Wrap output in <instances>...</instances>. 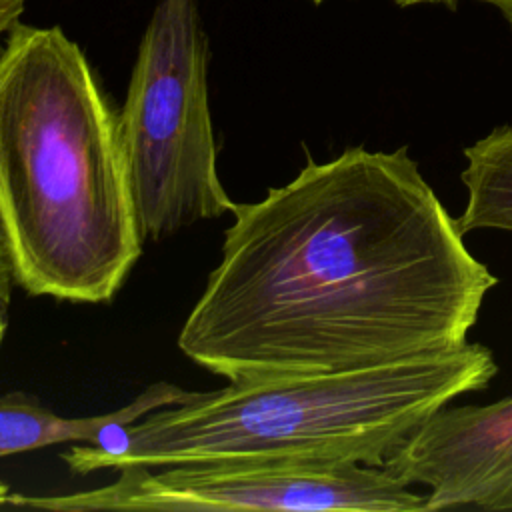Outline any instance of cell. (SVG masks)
I'll list each match as a JSON object with an SVG mask.
<instances>
[{"label":"cell","mask_w":512,"mask_h":512,"mask_svg":"<svg viewBox=\"0 0 512 512\" xmlns=\"http://www.w3.org/2000/svg\"><path fill=\"white\" fill-rule=\"evenodd\" d=\"M460 180L468 192L456 218L462 232L494 228L512 232V126H498L464 148Z\"/></svg>","instance_id":"obj_8"},{"label":"cell","mask_w":512,"mask_h":512,"mask_svg":"<svg viewBox=\"0 0 512 512\" xmlns=\"http://www.w3.org/2000/svg\"><path fill=\"white\" fill-rule=\"evenodd\" d=\"M8 504L44 510H292V512H416L414 492L386 466L242 458L126 466L118 478L62 496L8 494Z\"/></svg>","instance_id":"obj_5"},{"label":"cell","mask_w":512,"mask_h":512,"mask_svg":"<svg viewBox=\"0 0 512 512\" xmlns=\"http://www.w3.org/2000/svg\"><path fill=\"white\" fill-rule=\"evenodd\" d=\"M28 0H0V40L20 22Z\"/></svg>","instance_id":"obj_10"},{"label":"cell","mask_w":512,"mask_h":512,"mask_svg":"<svg viewBox=\"0 0 512 512\" xmlns=\"http://www.w3.org/2000/svg\"><path fill=\"white\" fill-rule=\"evenodd\" d=\"M0 228L30 296L108 302L142 254L118 112L60 26L0 48Z\"/></svg>","instance_id":"obj_2"},{"label":"cell","mask_w":512,"mask_h":512,"mask_svg":"<svg viewBox=\"0 0 512 512\" xmlns=\"http://www.w3.org/2000/svg\"><path fill=\"white\" fill-rule=\"evenodd\" d=\"M196 394L170 382H156L122 408L96 416L66 418L28 392H8L0 396V458L64 442L104 448L120 426L132 424L158 408L184 404Z\"/></svg>","instance_id":"obj_7"},{"label":"cell","mask_w":512,"mask_h":512,"mask_svg":"<svg viewBox=\"0 0 512 512\" xmlns=\"http://www.w3.org/2000/svg\"><path fill=\"white\" fill-rule=\"evenodd\" d=\"M14 272L10 264V256L6 250V240L0 228V308L8 310L10 300H12V286H14Z\"/></svg>","instance_id":"obj_9"},{"label":"cell","mask_w":512,"mask_h":512,"mask_svg":"<svg viewBox=\"0 0 512 512\" xmlns=\"http://www.w3.org/2000/svg\"><path fill=\"white\" fill-rule=\"evenodd\" d=\"M4 308H0V346H2V340H4V334H6V316H4Z\"/></svg>","instance_id":"obj_13"},{"label":"cell","mask_w":512,"mask_h":512,"mask_svg":"<svg viewBox=\"0 0 512 512\" xmlns=\"http://www.w3.org/2000/svg\"><path fill=\"white\" fill-rule=\"evenodd\" d=\"M500 10V14L506 18V22L512 26V0H480Z\"/></svg>","instance_id":"obj_11"},{"label":"cell","mask_w":512,"mask_h":512,"mask_svg":"<svg viewBox=\"0 0 512 512\" xmlns=\"http://www.w3.org/2000/svg\"><path fill=\"white\" fill-rule=\"evenodd\" d=\"M142 240L234 210L218 176L198 0H156L118 112Z\"/></svg>","instance_id":"obj_4"},{"label":"cell","mask_w":512,"mask_h":512,"mask_svg":"<svg viewBox=\"0 0 512 512\" xmlns=\"http://www.w3.org/2000/svg\"><path fill=\"white\" fill-rule=\"evenodd\" d=\"M314 4H322V2H326V0H312Z\"/></svg>","instance_id":"obj_14"},{"label":"cell","mask_w":512,"mask_h":512,"mask_svg":"<svg viewBox=\"0 0 512 512\" xmlns=\"http://www.w3.org/2000/svg\"><path fill=\"white\" fill-rule=\"evenodd\" d=\"M394 4L408 8V6H418V4H448V6H456L458 0H392Z\"/></svg>","instance_id":"obj_12"},{"label":"cell","mask_w":512,"mask_h":512,"mask_svg":"<svg viewBox=\"0 0 512 512\" xmlns=\"http://www.w3.org/2000/svg\"><path fill=\"white\" fill-rule=\"evenodd\" d=\"M496 374L490 348L466 342L372 368L230 382L120 426L104 448L72 444L60 460L74 474L242 458L384 466L434 412Z\"/></svg>","instance_id":"obj_3"},{"label":"cell","mask_w":512,"mask_h":512,"mask_svg":"<svg viewBox=\"0 0 512 512\" xmlns=\"http://www.w3.org/2000/svg\"><path fill=\"white\" fill-rule=\"evenodd\" d=\"M178 348L228 382L382 366L468 342L498 278L408 146H348L230 212Z\"/></svg>","instance_id":"obj_1"},{"label":"cell","mask_w":512,"mask_h":512,"mask_svg":"<svg viewBox=\"0 0 512 512\" xmlns=\"http://www.w3.org/2000/svg\"><path fill=\"white\" fill-rule=\"evenodd\" d=\"M384 466L428 488L424 510H512V398L440 408Z\"/></svg>","instance_id":"obj_6"}]
</instances>
